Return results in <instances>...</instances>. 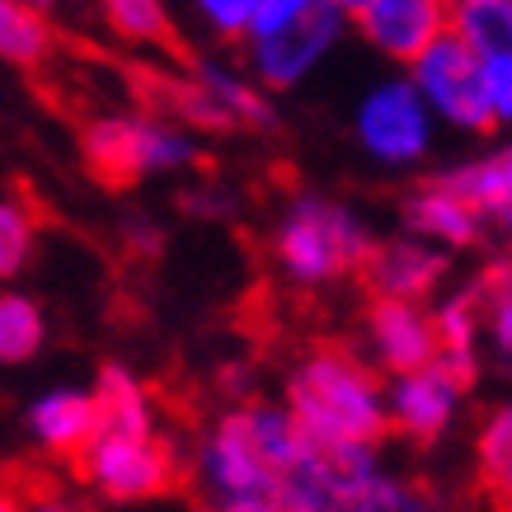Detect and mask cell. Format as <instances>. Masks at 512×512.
Returning a JSON list of instances; mask_svg holds the SVG:
<instances>
[{"instance_id": "1", "label": "cell", "mask_w": 512, "mask_h": 512, "mask_svg": "<svg viewBox=\"0 0 512 512\" xmlns=\"http://www.w3.org/2000/svg\"><path fill=\"white\" fill-rule=\"evenodd\" d=\"M287 414L311 442H357L376 447L386 433V395L348 348H315L287 381Z\"/></svg>"}, {"instance_id": "2", "label": "cell", "mask_w": 512, "mask_h": 512, "mask_svg": "<svg viewBox=\"0 0 512 512\" xmlns=\"http://www.w3.org/2000/svg\"><path fill=\"white\" fill-rule=\"evenodd\" d=\"M372 245L376 240L367 235V226L348 207L325 198H296L282 212L278 235H273V254H278L282 273L301 287H320L343 273H357Z\"/></svg>"}, {"instance_id": "3", "label": "cell", "mask_w": 512, "mask_h": 512, "mask_svg": "<svg viewBox=\"0 0 512 512\" xmlns=\"http://www.w3.org/2000/svg\"><path fill=\"white\" fill-rule=\"evenodd\" d=\"M80 156L90 165V174L99 184L123 188L137 184L146 174L184 170L198 160V146L184 127L165 123V118H94L80 137Z\"/></svg>"}, {"instance_id": "4", "label": "cell", "mask_w": 512, "mask_h": 512, "mask_svg": "<svg viewBox=\"0 0 512 512\" xmlns=\"http://www.w3.org/2000/svg\"><path fill=\"white\" fill-rule=\"evenodd\" d=\"M80 480L113 503H146L174 494L184 480L179 451L160 433H99L80 451Z\"/></svg>"}, {"instance_id": "5", "label": "cell", "mask_w": 512, "mask_h": 512, "mask_svg": "<svg viewBox=\"0 0 512 512\" xmlns=\"http://www.w3.org/2000/svg\"><path fill=\"white\" fill-rule=\"evenodd\" d=\"M193 475H198L212 512L240 508V503H273L282 494L278 470L259 456V447H254V437L245 428V409H231L226 419H217L212 433L202 437Z\"/></svg>"}, {"instance_id": "6", "label": "cell", "mask_w": 512, "mask_h": 512, "mask_svg": "<svg viewBox=\"0 0 512 512\" xmlns=\"http://www.w3.org/2000/svg\"><path fill=\"white\" fill-rule=\"evenodd\" d=\"M414 90L428 104V113H442L447 123L466 127V132H489L494 127L480 85V57L456 33H442L414 62Z\"/></svg>"}, {"instance_id": "7", "label": "cell", "mask_w": 512, "mask_h": 512, "mask_svg": "<svg viewBox=\"0 0 512 512\" xmlns=\"http://www.w3.org/2000/svg\"><path fill=\"white\" fill-rule=\"evenodd\" d=\"M343 24L348 19L329 0H315L311 10L301 19H292V24H282L273 33H259V38H245L254 76L264 80L268 90H292L296 80L311 76L315 66H320V57L339 43Z\"/></svg>"}, {"instance_id": "8", "label": "cell", "mask_w": 512, "mask_h": 512, "mask_svg": "<svg viewBox=\"0 0 512 512\" xmlns=\"http://www.w3.org/2000/svg\"><path fill=\"white\" fill-rule=\"evenodd\" d=\"M357 137L386 165H409L433 141V113L419 99L414 80H386L376 85L357 109Z\"/></svg>"}, {"instance_id": "9", "label": "cell", "mask_w": 512, "mask_h": 512, "mask_svg": "<svg viewBox=\"0 0 512 512\" xmlns=\"http://www.w3.org/2000/svg\"><path fill=\"white\" fill-rule=\"evenodd\" d=\"M357 33L381 57L414 66L442 33H451V5L447 0H376L357 15Z\"/></svg>"}, {"instance_id": "10", "label": "cell", "mask_w": 512, "mask_h": 512, "mask_svg": "<svg viewBox=\"0 0 512 512\" xmlns=\"http://www.w3.org/2000/svg\"><path fill=\"white\" fill-rule=\"evenodd\" d=\"M461 390L442 367H423V372H409V376H395V386L386 395V423L395 433H404L409 442H437L447 433L451 414H456V400Z\"/></svg>"}, {"instance_id": "11", "label": "cell", "mask_w": 512, "mask_h": 512, "mask_svg": "<svg viewBox=\"0 0 512 512\" xmlns=\"http://www.w3.org/2000/svg\"><path fill=\"white\" fill-rule=\"evenodd\" d=\"M357 273L376 292V301H414L419 306L423 296L447 278V254L400 235V240H381V245L367 249Z\"/></svg>"}, {"instance_id": "12", "label": "cell", "mask_w": 512, "mask_h": 512, "mask_svg": "<svg viewBox=\"0 0 512 512\" xmlns=\"http://www.w3.org/2000/svg\"><path fill=\"white\" fill-rule=\"evenodd\" d=\"M367 334H372L376 362L395 376L423 372L437 362V325L414 301H372Z\"/></svg>"}, {"instance_id": "13", "label": "cell", "mask_w": 512, "mask_h": 512, "mask_svg": "<svg viewBox=\"0 0 512 512\" xmlns=\"http://www.w3.org/2000/svg\"><path fill=\"white\" fill-rule=\"evenodd\" d=\"M29 433L47 456H62V461H80V451L99 437V409H94L90 390L62 386L38 395L29 409Z\"/></svg>"}, {"instance_id": "14", "label": "cell", "mask_w": 512, "mask_h": 512, "mask_svg": "<svg viewBox=\"0 0 512 512\" xmlns=\"http://www.w3.org/2000/svg\"><path fill=\"white\" fill-rule=\"evenodd\" d=\"M437 184L447 188V193H456L461 202H470L480 212L484 231H498L512 249V146L475 160V165H461V170L442 174Z\"/></svg>"}, {"instance_id": "15", "label": "cell", "mask_w": 512, "mask_h": 512, "mask_svg": "<svg viewBox=\"0 0 512 512\" xmlns=\"http://www.w3.org/2000/svg\"><path fill=\"white\" fill-rule=\"evenodd\" d=\"M404 226L428 235V240H442L451 249H470L484 240L480 212L470 202H461L456 193H447L442 184H428L404 198Z\"/></svg>"}, {"instance_id": "16", "label": "cell", "mask_w": 512, "mask_h": 512, "mask_svg": "<svg viewBox=\"0 0 512 512\" xmlns=\"http://www.w3.org/2000/svg\"><path fill=\"white\" fill-rule=\"evenodd\" d=\"M94 409H99V433H156V409L151 395L123 362H109L94 381Z\"/></svg>"}, {"instance_id": "17", "label": "cell", "mask_w": 512, "mask_h": 512, "mask_svg": "<svg viewBox=\"0 0 512 512\" xmlns=\"http://www.w3.org/2000/svg\"><path fill=\"white\" fill-rule=\"evenodd\" d=\"M437 325V367L456 381L470 386L475 381V343H480V311H475V296L456 292L451 301H442V311L433 315Z\"/></svg>"}, {"instance_id": "18", "label": "cell", "mask_w": 512, "mask_h": 512, "mask_svg": "<svg viewBox=\"0 0 512 512\" xmlns=\"http://www.w3.org/2000/svg\"><path fill=\"white\" fill-rule=\"evenodd\" d=\"M193 80L212 94V104L226 113V123H231V127H259V132H268V127L278 123V118H273V104H268L264 94L254 90L245 76L226 71V66L198 62V66H193Z\"/></svg>"}, {"instance_id": "19", "label": "cell", "mask_w": 512, "mask_h": 512, "mask_svg": "<svg viewBox=\"0 0 512 512\" xmlns=\"http://www.w3.org/2000/svg\"><path fill=\"white\" fill-rule=\"evenodd\" d=\"M245 428H249V437H254L259 456L278 470V480L287 475V470L301 466V456H306V433L296 428V419L287 414V409H273V404H249Z\"/></svg>"}, {"instance_id": "20", "label": "cell", "mask_w": 512, "mask_h": 512, "mask_svg": "<svg viewBox=\"0 0 512 512\" xmlns=\"http://www.w3.org/2000/svg\"><path fill=\"white\" fill-rule=\"evenodd\" d=\"M52 24L38 10H24L15 0H0V62L10 66H43L52 57Z\"/></svg>"}, {"instance_id": "21", "label": "cell", "mask_w": 512, "mask_h": 512, "mask_svg": "<svg viewBox=\"0 0 512 512\" xmlns=\"http://www.w3.org/2000/svg\"><path fill=\"white\" fill-rule=\"evenodd\" d=\"M475 311H480V329L494 339L498 353H512V254L494 259L480 278L470 282Z\"/></svg>"}, {"instance_id": "22", "label": "cell", "mask_w": 512, "mask_h": 512, "mask_svg": "<svg viewBox=\"0 0 512 512\" xmlns=\"http://www.w3.org/2000/svg\"><path fill=\"white\" fill-rule=\"evenodd\" d=\"M94 10H99V19H104L118 38H127V43L165 47L174 38L165 0H94Z\"/></svg>"}, {"instance_id": "23", "label": "cell", "mask_w": 512, "mask_h": 512, "mask_svg": "<svg viewBox=\"0 0 512 512\" xmlns=\"http://www.w3.org/2000/svg\"><path fill=\"white\" fill-rule=\"evenodd\" d=\"M451 33L475 52V57H512V19H508V0L494 5H461L451 10Z\"/></svg>"}, {"instance_id": "24", "label": "cell", "mask_w": 512, "mask_h": 512, "mask_svg": "<svg viewBox=\"0 0 512 512\" xmlns=\"http://www.w3.org/2000/svg\"><path fill=\"white\" fill-rule=\"evenodd\" d=\"M47 339V320L43 311L33 306L29 296L19 292H0V362L15 367V362H29Z\"/></svg>"}, {"instance_id": "25", "label": "cell", "mask_w": 512, "mask_h": 512, "mask_svg": "<svg viewBox=\"0 0 512 512\" xmlns=\"http://www.w3.org/2000/svg\"><path fill=\"white\" fill-rule=\"evenodd\" d=\"M33 240H38L33 212L15 198H0V282L24 273V264L33 259Z\"/></svg>"}, {"instance_id": "26", "label": "cell", "mask_w": 512, "mask_h": 512, "mask_svg": "<svg viewBox=\"0 0 512 512\" xmlns=\"http://www.w3.org/2000/svg\"><path fill=\"white\" fill-rule=\"evenodd\" d=\"M512 470V404H498L480 428V480Z\"/></svg>"}, {"instance_id": "27", "label": "cell", "mask_w": 512, "mask_h": 512, "mask_svg": "<svg viewBox=\"0 0 512 512\" xmlns=\"http://www.w3.org/2000/svg\"><path fill=\"white\" fill-rule=\"evenodd\" d=\"M353 512H433V508H428V498H423L414 484L376 475V480L353 498Z\"/></svg>"}, {"instance_id": "28", "label": "cell", "mask_w": 512, "mask_h": 512, "mask_svg": "<svg viewBox=\"0 0 512 512\" xmlns=\"http://www.w3.org/2000/svg\"><path fill=\"white\" fill-rule=\"evenodd\" d=\"M188 5L217 38H249V24L259 15V0H188Z\"/></svg>"}, {"instance_id": "29", "label": "cell", "mask_w": 512, "mask_h": 512, "mask_svg": "<svg viewBox=\"0 0 512 512\" xmlns=\"http://www.w3.org/2000/svg\"><path fill=\"white\" fill-rule=\"evenodd\" d=\"M480 85H484V104H489L494 127L512 123V57H484Z\"/></svg>"}, {"instance_id": "30", "label": "cell", "mask_w": 512, "mask_h": 512, "mask_svg": "<svg viewBox=\"0 0 512 512\" xmlns=\"http://www.w3.org/2000/svg\"><path fill=\"white\" fill-rule=\"evenodd\" d=\"M179 202H184V212H193V217H231L235 212V198L226 193V188H217V184L188 188Z\"/></svg>"}, {"instance_id": "31", "label": "cell", "mask_w": 512, "mask_h": 512, "mask_svg": "<svg viewBox=\"0 0 512 512\" xmlns=\"http://www.w3.org/2000/svg\"><path fill=\"white\" fill-rule=\"evenodd\" d=\"M123 245L132 249V254H160V245H165V235H160L156 221L132 217V221L123 226Z\"/></svg>"}, {"instance_id": "32", "label": "cell", "mask_w": 512, "mask_h": 512, "mask_svg": "<svg viewBox=\"0 0 512 512\" xmlns=\"http://www.w3.org/2000/svg\"><path fill=\"white\" fill-rule=\"evenodd\" d=\"M29 512H90V508H80V503L57 498V494H33L29 498Z\"/></svg>"}, {"instance_id": "33", "label": "cell", "mask_w": 512, "mask_h": 512, "mask_svg": "<svg viewBox=\"0 0 512 512\" xmlns=\"http://www.w3.org/2000/svg\"><path fill=\"white\" fill-rule=\"evenodd\" d=\"M0 512H29V498L15 494L10 484H0Z\"/></svg>"}, {"instance_id": "34", "label": "cell", "mask_w": 512, "mask_h": 512, "mask_svg": "<svg viewBox=\"0 0 512 512\" xmlns=\"http://www.w3.org/2000/svg\"><path fill=\"white\" fill-rule=\"evenodd\" d=\"M329 5H334L343 19H357L362 10H367V5H376V0H329Z\"/></svg>"}, {"instance_id": "35", "label": "cell", "mask_w": 512, "mask_h": 512, "mask_svg": "<svg viewBox=\"0 0 512 512\" xmlns=\"http://www.w3.org/2000/svg\"><path fill=\"white\" fill-rule=\"evenodd\" d=\"M15 5H24V10H38V15H52L62 0H15Z\"/></svg>"}, {"instance_id": "36", "label": "cell", "mask_w": 512, "mask_h": 512, "mask_svg": "<svg viewBox=\"0 0 512 512\" xmlns=\"http://www.w3.org/2000/svg\"><path fill=\"white\" fill-rule=\"evenodd\" d=\"M451 10H461V5H494V0H447Z\"/></svg>"}, {"instance_id": "37", "label": "cell", "mask_w": 512, "mask_h": 512, "mask_svg": "<svg viewBox=\"0 0 512 512\" xmlns=\"http://www.w3.org/2000/svg\"><path fill=\"white\" fill-rule=\"evenodd\" d=\"M508 19H512V0H508Z\"/></svg>"}, {"instance_id": "38", "label": "cell", "mask_w": 512, "mask_h": 512, "mask_svg": "<svg viewBox=\"0 0 512 512\" xmlns=\"http://www.w3.org/2000/svg\"><path fill=\"white\" fill-rule=\"evenodd\" d=\"M451 512H461V508H451Z\"/></svg>"}]
</instances>
